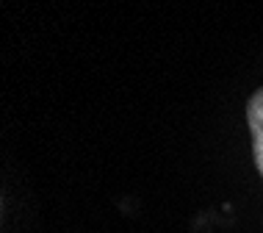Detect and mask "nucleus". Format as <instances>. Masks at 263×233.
I'll list each match as a JSON object with an SVG mask.
<instances>
[{
	"label": "nucleus",
	"mask_w": 263,
	"mask_h": 233,
	"mask_svg": "<svg viewBox=\"0 0 263 233\" xmlns=\"http://www.w3.org/2000/svg\"><path fill=\"white\" fill-rule=\"evenodd\" d=\"M247 125L252 133V158L255 169L263 178V86L252 92L250 103H247Z\"/></svg>",
	"instance_id": "obj_1"
}]
</instances>
